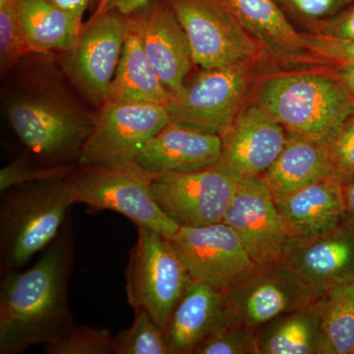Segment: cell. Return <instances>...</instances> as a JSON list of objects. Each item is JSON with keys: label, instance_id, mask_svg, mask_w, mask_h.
<instances>
[{"label": "cell", "instance_id": "6da1fadb", "mask_svg": "<svg viewBox=\"0 0 354 354\" xmlns=\"http://www.w3.org/2000/svg\"><path fill=\"white\" fill-rule=\"evenodd\" d=\"M74 258L69 218L32 267L3 272L0 285V353L50 344L75 327L68 304Z\"/></svg>", "mask_w": 354, "mask_h": 354}, {"label": "cell", "instance_id": "7a4b0ae2", "mask_svg": "<svg viewBox=\"0 0 354 354\" xmlns=\"http://www.w3.org/2000/svg\"><path fill=\"white\" fill-rule=\"evenodd\" d=\"M252 97L286 131L325 143L354 114L348 88L337 76L320 71L266 76Z\"/></svg>", "mask_w": 354, "mask_h": 354}, {"label": "cell", "instance_id": "3957f363", "mask_svg": "<svg viewBox=\"0 0 354 354\" xmlns=\"http://www.w3.org/2000/svg\"><path fill=\"white\" fill-rule=\"evenodd\" d=\"M0 269H22L57 239L75 204L66 179L14 186L1 192Z\"/></svg>", "mask_w": 354, "mask_h": 354}, {"label": "cell", "instance_id": "277c9868", "mask_svg": "<svg viewBox=\"0 0 354 354\" xmlns=\"http://www.w3.org/2000/svg\"><path fill=\"white\" fill-rule=\"evenodd\" d=\"M67 177L75 204L109 209L137 227L155 230L171 239L179 227L158 206L153 194V174L136 162L122 167L80 165Z\"/></svg>", "mask_w": 354, "mask_h": 354}, {"label": "cell", "instance_id": "5b68a950", "mask_svg": "<svg viewBox=\"0 0 354 354\" xmlns=\"http://www.w3.org/2000/svg\"><path fill=\"white\" fill-rule=\"evenodd\" d=\"M137 230L125 270L128 304L134 311H146L165 330L192 279L169 239L151 228Z\"/></svg>", "mask_w": 354, "mask_h": 354}, {"label": "cell", "instance_id": "8992f818", "mask_svg": "<svg viewBox=\"0 0 354 354\" xmlns=\"http://www.w3.org/2000/svg\"><path fill=\"white\" fill-rule=\"evenodd\" d=\"M258 65L202 69L165 106L171 122L223 134L252 97Z\"/></svg>", "mask_w": 354, "mask_h": 354}, {"label": "cell", "instance_id": "52a82bcc", "mask_svg": "<svg viewBox=\"0 0 354 354\" xmlns=\"http://www.w3.org/2000/svg\"><path fill=\"white\" fill-rule=\"evenodd\" d=\"M185 32L193 64L202 69L260 64V44L216 0H165Z\"/></svg>", "mask_w": 354, "mask_h": 354}, {"label": "cell", "instance_id": "ba28073f", "mask_svg": "<svg viewBox=\"0 0 354 354\" xmlns=\"http://www.w3.org/2000/svg\"><path fill=\"white\" fill-rule=\"evenodd\" d=\"M169 123L171 118L162 104L104 102L84 144L79 165L116 167L132 164L147 142Z\"/></svg>", "mask_w": 354, "mask_h": 354}, {"label": "cell", "instance_id": "9c48e42d", "mask_svg": "<svg viewBox=\"0 0 354 354\" xmlns=\"http://www.w3.org/2000/svg\"><path fill=\"white\" fill-rule=\"evenodd\" d=\"M8 118L21 143L48 167L72 165L70 160H78L95 121L44 99L13 102Z\"/></svg>", "mask_w": 354, "mask_h": 354}, {"label": "cell", "instance_id": "30bf717a", "mask_svg": "<svg viewBox=\"0 0 354 354\" xmlns=\"http://www.w3.org/2000/svg\"><path fill=\"white\" fill-rule=\"evenodd\" d=\"M239 179L216 165L190 171L153 174V194L179 227L223 223Z\"/></svg>", "mask_w": 354, "mask_h": 354}, {"label": "cell", "instance_id": "8fae6325", "mask_svg": "<svg viewBox=\"0 0 354 354\" xmlns=\"http://www.w3.org/2000/svg\"><path fill=\"white\" fill-rule=\"evenodd\" d=\"M192 281L228 290L258 267L234 228L225 223L181 227L169 239Z\"/></svg>", "mask_w": 354, "mask_h": 354}, {"label": "cell", "instance_id": "7c38bea8", "mask_svg": "<svg viewBox=\"0 0 354 354\" xmlns=\"http://www.w3.org/2000/svg\"><path fill=\"white\" fill-rule=\"evenodd\" d=\"M227 293L237 319L256 330L315 300L283 258L258 266Z\"/></svg>", "mask_w": 354, "mask_h": 354}, {"label": "cell", "instance_id": "4fadbf2b", "mask_svg": "<svg viewBox=\"0 0 354 354\" xmlns=\"http://www.w3.org/2000/svg\"><path fill=\"white\" fill-rule=\"evenodd\" d=\"M127 28V16L118 11L95 14L83 26L71 48L70 75L92 101H106L122 55Z\"/></svg>", "mask_w": 354, "mask_h": 354}, {"label": "cell", "instance_id": "5bb4252c", "mask_svg": "<svg viewBox=\"0 0 354 354\" xmlns=\"http://www.w3.org/2000/svg\"><path fill=\"white\" fill-rule=\"evenodd\" d=\"M283 259L315 299L354 281V221L344 218L325 234L290 237Z\"/></svg>", "mask_w": 354, "mask_h": 354}, {"label": "cell", "instance_id": "9a60e30c", "mask_svg": "<svg viewBox=\"0 0 354 354\" xmlns=\"http://www.w3.org/2000/svg\"><path fill=\"white\" fill-rule=\"evenodd\" d=\"M223 223L234 228L258 265L283 259L290 235L261 177L241 179Z\"/></svg>", "mask_w": 354, "mask_h": 354}, {"label": "cell", "instance_id": "2e32d148", "mask_svg": "<svg viewBox=\"0 0 354 354\" xmlns=\"http://www.w3.org/2000/svg\"><path fill=\"white\" fill-rule=\"evenodd\" d=\"M286 136V128L252 97L221 135L218 165L239 180L262 176L279 157Z\"/></svg>", "mask_w": 354, "mask_h": 354}, {"label": "cell", "instance_id": "e0dca14e", "mask_svg": "<svg viewBox=\"0 0 354 354\" xmlns=\"http://www.w3.org/2000/svg\"><path fill=\"white\" fill-rule=\"evenodd\" d=\"M144 53L172 95L180 92L192 67L189 44L171 7L153 0L127 16Z\"/></svg>", "mask_w": 354, "mask_h": 354}, {"label": "cell", "instance_id": "ac0fdd59", "mask_svg": "<svg viewBox=\"0 0 354 354\" xmlns=\"http://www.w3.org/2000/svg\"><path fill=\"white\" fill-rule=\"evenodd\" d=\"M244 31L260 44L265 60L285 66L321 65L323 59L314 55L274 0H216Z\"/></svg>", "mask_w": 354, "mask_h": 354}, {"label": "cell", "instance_id": "d6986e66", "mask_svg": "<svg viewBox=\"0 0 354 354\" xmlns=\"http://www.w3.org/2000/svg\"><path fill=\"white\" fill-rule=\"evenodd\" d=\"M237 320L227 290L191 281L165 330L171 354H194L207 337Z\"/></svg>", "mask_w": 354, "mask_h": 354}, {"label": "cell", "instance_id": "ffe728a7", "mask_svg": "<svg viewBox=\"0 0 354 354\" xmlns=\"http://www.w3.org/2000/svg\"><path fill=\"white\" fill-rule=\"evenodd\" d=\"M221 135L171 122L149 140L135 162L151 174L190 171L218 164Z\"/></svg>", "mask_w": 354, "mask_h": 354}, {"label": "cell", "instance_id": "44dd1931", "mask_svg": "<svg viewBox=\"0 0 354 354\" xmlns=\"http://www.w3.org/2000/svg\"><path fill=\"white\" fill-rule=\"evenodd\" d=\"M274 199L290 237L325 234L346 216L344 186L333 176Z\"/></svg>", "mask_w": 354, "mask_h": 354}, {"label": "cell", "instance_id": "7402d4cb", "mask_svg": "<svg viewBox=\"0 0 354 354\" xmlns=\"http://www.w3.org/2000/svg\"><path fill=\"white\" fill-rule=\"evenodd\" d=\"M332 176L327 143L288 131L285 146L269 169L260 176L278 197Z\"/></svg>", "mask_w": 354, "mask_h": 354}, {"label": "cell", "instance_id": "603a6c76", "mask_svg": "<svg viewBox=\"0 0 354 354\" xmlns=\"http://www.w3.org/2000/svg\"><path fill=\"white\" fill-rule=\"evenodd\" d=\"M127 22L122 55L104 102H144L167 106L174 95L165 87L149 62L138 34L128 18Z\"/></svg>", "mask_w": 354, "mask_h": 354}, {"label": "cell", "instance_id": "cb8c5ba5", "mask_svg": "<svg viewBox=\"0 0 354 354\" xmlns=\"http://www.w3.org/2000/svg\"><path fill=\"white\" fill-rule=\"evenodd\" d=\"M320 298L257 330L258 354H320Z\"/></svg>", "mask_w": 354, "mask_h": 354}, {"label": "cell", "instance_id": "d4e9b609", "mask_svg": "<svg viewBox=\"0 0 354 354\" xmlns=\"http://www.w3.org/2000/svg\"><path fill=\"white\" fill-rule=\"evenodd\" d=\"M18 18L30 51L48 53L73 48L82 22L50 0H16Z\"/></svg>", "mask_w": 354, "mask_h": 354}, {"label": "cell", "instance_id": "484cf974", "mask_svg": "<svg viewBox=\"0 0 354 354\" xmlns=\"http://www.w3.org/2000/svg\"><path fill=\"white\" fill-rule=\"evenodd\" d=\"M320 354H354V281L320 298Z\"/></svg>", "mask_w": 354, "mask_h": 354}, {"label": "cell", "instance_id": "4316f807", "mask_svg": "<svg viewBox=\"0 0 354 354\" xmlns=\"http://www.w3.org/2000/svg\"><path fill=\"white\" fill-rule=\"evenodd\" d=\"M134 321L115 337V354H171L165 330L144 310H135Z\"/></svg>", "mask_w": 354, "mask_h": 354}, {"label": "cell", "instance_id": "83f0119b", "mask_svg": "<svg viewBox=\"0 0 354 354\" xmlns=\"http://www.w3.org/2000/svg\"><path fill=\"white\" fill-rule=\"evenodd\" d=\"M44 351L48 354H115V337L108 329L75 326L62 339L46 344Z\"/></svg>", "mask_w": 354, "mask_h": 354}, {"label": "cell", "instance_id": "f1b7e54d", "mask_svg": "<svg viewBox=\"0 0 354 354\" xmlns=\"http://www.w3.org/2000/svg\"><path fill=\"white\" fill-rule=\"evenodd\" d=\"M194 354H258L257 330L237 319L207 337Z\"/></svg>", "mask_w": 354, "mask_h": 354}, {"label": "cell", "instance_id": "f546056e", "mask_svg": "<svg viewBox=\"0 0 354 354\" xmlns=\"http://www.w3.org/2000/svg\"><path fill=\"white\" fill-rule=\"evenodd\" d=\"M288 20L312 34L321 23L341 12L354 0H274Z\"/></svg>", "mask_w": 354, "mask_h": 354}, {"label": "cell", "instance_id": "4dcf8cb0", "mask_svg": "<svg viewBox=\"0 0 354 354\" xmlns=\"http://www.w3.org/2000/svg\"><path fill=\"white\" fill-rule=\"evenodd\" d=\"M30 53L18 18L16 0H0V65L1 71L12 67Z\"/></svg>", "mask_w": 354, "mask_h": 354}, {"label": "cell", "instance_id": "1f68e13d", "mask_svg": "<svg viewBox=\"0 0 354 354\" xmlns=\"http://www.w3.org/2000/svg\"><path fill=\"white\" fill-rule=\"evenodd\" d=\"M73 169V165H36L24 158H18L0 171V191L4 192L22 184L62 180L68 177Z\"/></svg>", "mask_w": 354, "mask_h": 354}, {"label": "cell", "instance_id": "d6a6232c", "mask_svg": "<svg viewBox=\"0 0 354 354\" xmlns=\"http://www.w3.org/2000/svg\"><path fill=\"white\" fill-rule=\"evenodd\" d=\"M332 176L346 186L354 183V114L327 143Z\"/></svg>", "mask_w": 354, "mask_h": 354}, {"label": "cell", "instance_id": "836d02e7", "mask_svg": "<svg viewBox=\"0 0 354 354\" xmlns=\"http://www.w3.org/2000/svg\"><path fill=\"white\" fill-rule=\"evenodd\" d=\"M304 35L310 50L324 62L334 60L339 64L354 62V41H342L320 35L304 32Z\"/></svg>", "mask_w": 354, "mask_h": 354}, {"label": "cell", "instance_id": "e575fe53", "mask_svg": "<svg viewBox=\"0 0 354 354\" xmlns=\"http://www.w3.org/2000/svg\"><path fill=\"white\" fill-rule=\"evenodd\" d=\"M312 34L354 41V2L341 12L321 23Z\"/></svg>", "mask_w": 354, "mask_h": 354}, {"label": "cell", "instance_id": "d590c367", "mask_svg": "<svg viewBox=\"0 0 354 354\" xmlns=\"http://www.w3.org/2000/svg\"><path fill=\"white\" fill-rule=\"evenodd\" d=\"M58 8L82 22L84 13L87 10L90 0H50Z\"/></svg>", "mask_w": 354, "mask_h": 354}, {"label": "cell", "instance_id": "8d00e7d4", "mask_svg": "<svg viewBox=\"0 0 354 354\" xmlns=\"http://www.w3.org/2000/svg\"><path fill=\"white\" fill-rule=\"evenodd\" d=\"M152 1L153 0H109L106 11H118L122 15L128 16Z\"/></svg>", "mask_w": 354, "mask_h": 354}, {"label": "cell", "instance_id": "74e56055", "mask_svg": "<svg viewBox=\"0 0 354 354\" xmlns=\"http://www.w3.org/2000/svg\"><path fill=\"white\" fill-rule=\"evenodd\" d=\"M341 66L337 70V77L348 88L349 94L354 97V62L339 64Z\"/></svg>", "mask_w": 354, "mask_h": 354}, {"label": "cell", "instance_id": "f35d334b", "mask_svg": "<svg viewBox=\"0 0 354 354\" xmlns=\"http://www.w3.org/2000/svg\"><path fill=\"white\" fill-rule=\"evenodd\" d=\"M346 204V218L354 221V183L344 186Z\"/></svg>", "mask_w": 354, "mask_h": 354}, {"label": "cell", "instance_id": "ab89813d", "mask_svg": "<svg viewBox=\"0 0 354 354\" xmlns=\"http://www.w3.org/2000/svg\"><path fill=\"white\" fill-rule=\"evenodd\" d=\"M109 0H100L99 6H97V11L95 14H102L106 12V6H108Z\"/></svg>", "mask_w": 354, "mask_h": 354}, {"label": "cell", "instance_id": "60d3db41", "mask_svg": "<svg viewBox=\"0 0 354 354\" xmlns=\"http://www.w3.org/2000/svg\"><path fill=\"white\" fill-rule=\"evenodd\" d=\"M353 106H354V97H353Z\"/></svg>", "mask_w": 354, "mask_h": 354}]
</instances>
